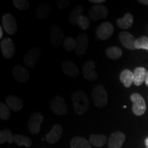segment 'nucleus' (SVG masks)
Segmentation results:
<instances>
[{
    "instance_id": "1",
    "label": "nucleus",
    "mask_w": 148,
    "mask_h": 148,
    "mask_svg": "<svg viewBox=\"0 0 148 148\" xmlns=\"http://www.w3.org/2000/svg\"><path fill=\"white\" fill-rule=\"evenodd\" d=\"M84 8L82 5H77L69 15V21L73 25H78L81 29H87L90 26V19L83 15Z\"/></svg>"
},
{
    "instance_id": "2",
    "label": "nucleus",
    "mask_w": 148,
    "mask_h": 148,
    "mask_svg": "<svg viewBox=\"0 0 148 148\" xmlns=\"http://www.w3.org/2000/svg\"><path fill=\"white\" fill-rule=\"evenodd\" d=\"M72 101H73V108L77 114H84L89 106V101L86 94L82 90H77L72 94Z\"/></svg>"
},
{
    "instance_id": "3",
    "label": "nucleus",
    "mask_w": 148,
    "mask_h": 148,
    "mask_svg": "<svg viewBox=\"0 0 148 148\" xmlns=\"http://www.w3.org/2000/svg\"><path fill=\"white\" fill-rule=\"evenodd\" d=\"M92 97L94 104L99 108H103L108 103V93L104 87L97 85L92 91Z\"/></svg>"
},
{
    "instance_id": "4",
    "label": "nucleus",
    "mask_w": 148,
    "mask_h": 148,
    "mask_svg": "<svg viewBox=\"0 0 148 148\" xmlns=\"http://www.w3.org/2000/svg\"><path fill=\"white\" fill-rule=\"evenodd\" d=\"M130 99L132 101V111L136 116H141L145 113L147 106L145 99L138 93H133L130 96Z\"/></svg>"
},
{
    "instance_id": "5",
    "label": "nucleus",
    "mask_w": 148,
    "mask_h": 148,
    "mask_svg": "<svg viewBox=\"0 0 148 148\" xmlns=\"http://www.w3.org/2000/svg\"><path fill=\"white\" fill-rule=\"evenodd\" d=\"M49 108L53 113L58 115H64L67 113L68 108L64 99L62 96H56L49 103Z\"/></svg>"
},
{
    "instance_id": "6",
    "label": "nucleus",
    "mask_w": 148,
    "mask_h": 148,
    "mask_svg": "<svg viewBox=\"0 0 148 148\" xmlns=\"http://www.w3.org/2000/svg\"><path fill=\"white\" fill-rule=\"evenodd\" d=\"M108 13V8L105 5L101 4H96L92 5L89 9V17L93 21H98L100 19H104L107 17Z\"/></svg>"
},
{
    "instance_id": "7",
    "label": "nucleus",
    "mask_w": 148,
    "mask_h": 148,
    "mask_svg": "<svg viewBox=\"0 0 148 148\" xmlns=\"http://www.w3.org/2000/svg\"><path fill=\"white\" fill-rule=\"evenodd\" d=\"M43 119V115L40 112H34L31 115L28 121V129L30 133L37 134L40 132Z\"/></svg>"
},
{
    "instance_id": "8",
    "label": "nucleus",
    "mask_w": 148,
    "mask_h": 148,
    "mask_svg": "<svg viewBox=\"0 0 148 148\" xmlns=\"http://www.w3.org/2000/svg\"><path fill=\"white\" fill-rule=\"evenodd\" d=\"M40 54L39 47L31 48L24 56L23 60L24 64L29 68H33L36 66Z\"/></svg>"
},
{
    "instance_id": "9",
    "label": "nucleus",
    "mask_w": 148,
    "mask_h": 148,
    "mask_svg": "<svg viewBox=\"0 0 148 148\" xmlns=\"http://www.w3.org/2000/svg\"><path fill=\"white\" fill-rule=\"evenodd\" d=\"M50 43L53 47H59L62 44L64 38V33L62 29L58 25H51L50 30Z\"/></svg>"
},
{
    "instance_id": "10",
    "label": "nucleus",
    "mask_w": 148,
    "mask_h": 148,
    "mask_svg": "<svg viewBox=\"0 0 148 148\" xmlns=\"http://www.w3.org/2000/svg\"><path fill=\"white\" fill-rule=\"evenodd\" d=\"M114 32V27L110 22H103L99 25L96 30V36L101 40H107Z\"/></svg>"
},
{
    "instance_id": "11",
    "label": "nucleus",
    "mask_w": 148,
    "mask_h": 148,
    "mask_svg": "<svg viewBox=\"0 0 148 148\" xmlns=\"http://www.w3.org/2000/svg\"><path fill=\"white\" fill-rule=\"evenodd\" d=\"M3 27L7 34L14 35L17 30V23L15 18L11 14H5L2 16Z\"/></svg>"
},
{
    "instance_id": "12",
    "label": "nucleus",
    "mask_w": 148,
    "mask_h": 148,
    "mask_svg": "<svg viewBox=\"0 0 148 148\" xmlns=\"http://www.w3.org/2000/svg\"><path fill=\"white\" fill-rule=\"evenodd\" d=\"M1 49L3 56L7 59H10L15 53V45L10 38H5L1 41Z\"/></svg>"
},
{
    "instance_id": "13",
    "label": "nucleus",
    "mask_w": 148,
    "mask_h": 148,
    "mask_svg": "<svg viewBox=\"0 0 148 148\" xmlns=\"http://www.w3.org/2000/svg\"><path fill=\"white\" fill-rule=\"evenodd\" d=\"M76 48L75 49V54L77 56H83L86 53L88 45V38L87 35L82 34L77 36L76 39Z\"/></svg>"
},
{
    "instance_id": "14",
    "label": "nucleus",
    "mask_w": 148,
    "mask_h": 148,
    "mask_svg": "<svg viewBox=\"0 0 148 148\" xmlns=\"http://www.w3.org/2000/svg\"><path fill=\"white\" fill-rule=\"evenodd\" d=\"M83 76L86 79L94 81L97 78V74L95 72V63L93 61H87L82 67Z\"/></svg>"
},
{
    "instance_id": "15",
    "label": "nucleus",
    "mask_w": 148,
    "mask_h": 148,
    "mask_svg": "<svg viewBox=\"0 0 148 148\" xmlns=\"http://www.w3.org/2000/svg\"><path fill=\"white\" fill-rule=\"evenodd\" d=\"M12 76L18 82H26L29 79V73L25 67L21 65L14 66L12 70Z\"/></svg>"
},
{
    "instance_id": "16",
    "label": "nucleus",
    "mask_w": 148,
    "mask_h": 148,
    "mask_svg": "<svg viewBox=\"0 0 148 148\" xmlns=\"http://www.w3.org/2000/svg\"><path fill=\"white\" fill-rule=\"evenodd\" d=\"M63 129L62 126L59 124H56L53 125L50 132L45 136V139L48 143L54 144L60 140L62 137Z\"/></svg>"
},
{
    "instance_id": "17",
    "label": "nucleus",
    "mask_w": 148,
    "mask_h": 148,
    "mask_svg": "<svg viewBox=\"0 0 148 148\" xmlns=\"http://www.w3.org/2000/svg\"><path fill=\"white\" fill-rule=\"evenodd\" d=\"M125 140V135L121 132H114L110 135L108 141V148H121Z\"/></svg>"
},
{
    "instance_id": "18",
    "label": "nucleus",
    "mask_w": 148,
    "mask_h": 148,
    "mask_svg": "<svg viewBox=\"0 0 148 148\" xmlns=\"http://www.w3.org/2000/svg\"><path fill=\"white\" fill-rule=\"evenodd\" d=\"M119 38L120 42L123 47L130 50H134L135 49V41L136 39L130 33L127 32H121L119 34Z\"/></svg>"
},
{
    "instance_id": "19",
    "label": "nucleus",
    "mask_w": 148,
    "mask_h": 148,
    "mask_svg": "<svg viewBox=\"0 0 148 148\" xmlns=\"http://www.w3.org/2000/svg\"><path fill=\"white\" fill-rule=\"evenodd\" d=\"M62 69L67 76L75 77L78 76L79 72L76 64L71 60H65L62 62Z\"/></svg>"
},
{
    "instance_id": "20",
    "label": "nucleus",
    "mask_w": 148,
    "mask_h": 148,
    "mask_svg": "<svg viewBox=\"0 0 148 148\" xmlns=\"http://www.w3.org/2000/svg\"><path fill=\"white\" fill-rule=\"evenodd\" d=\"M7 106L9 108L13 110L14 112H18L21 110L23 107V101L21 98L14 95H8L5 99Z\"/></svg>"
},
{
    "instance_id": "21",
    "label": "nucleus",
    "mask_w": 148,
    "mask_h": 148,
    "mask_svg": "<svg viewBox=\"0 0 148 148\" xmlns=\"http://www.w3.org/2000/svg\"><path fill=\"white\" fill-rule=\"evenodd\" d=\"M52 8L47 3H42L36 9V16L39 19H45L51 14Z\"/></svg>"
},
{
    "instance_id": "22",
    "label": "nucleus",
    "mask_w": 148,
    "mask_h": 148,
    "mask_svg": "<svg viewBox=\"0 0 148 148\" xmlns=\"http://www.w3.org/2000/svg\"><path fill=\"white\" fill-rule=\"evenodd\" d=\"M119 79L125 87L129 88L134 83V73L130 70L124 69L120 73Z\"/></svg>"
},
{
    "instance_id": "23",
    "label": "nucleus",
    "mask_w": 148,
    "mask_h": 148,
    "mask_svg": "<svg viewBox=\"0 0 148 148\" xmlns=\"http://www.w3.org/2000/svg\"><path fill=\"white\" fill-rule=\"evenodd\" d=\"M134 21V17L130 13H126L123 17L116 19V23L117 26L121 29H128L132 27Z\"/></svg>"
},
{
    "instance_id": "24",
    "label": "nucleus",
    "mask_w": 148,
    "mask_h": 148,
    "mask_svg": "<svg viewBox=\"0 0 148 148\" xmlns=\"http://www.w3.org/2000/svg\"><path fill=\"white\" fill-rule=\"evenodd\" d=\"M147 71L143 67H136L134 72V84L136 86H140L145 81Z\"/></svg>"
},
{
    "instance_id": "25",
    "label": "nucleus",
    "mask_w": 148,
    "mask_h": 148,
    "mask_svg": "<svg viewBox=\"0 0 148 148\" xmlns=\"http://www.w3.org/2000/svg\"><path fill=\"white\" fill-rule=\"evenodd\" d=\"M71 148H92L90 143L85 138L75 136L70 142Z\"/></svg>"
},
{
    "instance_id": "26",
    "label": "nucleus",
    "mask_w": 148,
    "mask_h": 148,
    "mask_svg": "<svg viewBox=\"0 0 148 148\" xmlns=\"http://www.w3.org/2000/svg\"><path fill=\"white\" fill-rule=\"evenodd\" d=\"M89 142L96 147H101L106 143L107 137L104 134H92L89 137Z\"/></svg>"
},
{
    "instance_id": "27",
    "label": "nucleus",
    "mask_w": 148,
    "mask_h": 148,
    "mask_svg": "<svg viewBox=\"0 0 148 148\" xmlns=\"http://www.w3.org/2000/svg\"><path fill=\"white\" fill-rule=\"evenodd\" d=\"M12 143L15 142L18 146H25L29 147L32 145V140L27 136L22 134H14L12 138Z\"/></svg>"
},
{
    "instance_id": "28",
    "label": "nucleus",
    "mask_w": 148,
    "mask_h": 148,
    "mask_svg": "<svg viewBox=\"0 0 148 148\" xmlns=\"http://www.w3.org/2000/svg\"><path fill=\"white\" fill-rule=\"evenodd\" d=\"M122 50L121 48L112 46V47H108L106 49V54L107 56L112 60H116L119 59L122 56Z\"/></svg>"
},
{
    "instance_id": "29",
    "label": "nucleus",
    "mask_w": 148,
    "mask_h": 148,
    "mask_svg": "<svg viewBox=\"0 0 148 148\" xmlns=\"http://www.w3.org/2000/svg\"><path fill=\"white\" fill-rule=\"evenodd\" d=\"M12 132L10 130H2L0 132V144L5 143V142H8L9 143H12Z\"/></svg>"
},
{
    "instance_id": "30",
    "label": "nucleus",
    "mask_w": 148,
    "mask_h": 148,
    "mask_svg": "<svg viewBox=\"0 0 148 148\" xmlns=\"http://www.w3.org/2000/svg\"><path fill=\"white\" fill-rule=\"evenodd\" d=\"M135 49H146L148 51V38L143 36L138 38L135 41Z\"/></svg>"
},
{
    "instance_id": "31",
    "label": "nucleus",
    "mask_w": 148,
    "mask_h": 148,
    "mask_svg": "<svg viewBox=\"0 0 148 148\" xmlns=\"http://www.w3.org/2000/svg\"><path fill=\"white\" fill-rule=\"evenodd\" d=\"M76 40L72 37H66L63 41V47L66 51H71L76 48Z\"/></svg>"
},
{
    "instance_id": "32",
    "label": "nucleus",
    "mask_w": 148,
    "mask_h": 148,
    "mask_svg": "<svg viewBox=\"0 0 148 148\" xmlns=\"http://www.w3.org/2000/svg\"><path fill=\"white\" fill-rule=\"evenodd\" d=\"M10 108L4 103H0V119L7 120L10 118Z\"/></svg>"
},
{
    "instance_id": "33",
    "label": "nucleus",
    "mask_w": 148,
    "mask_h": 148,
    "mask_svg": "<svg viewBox=\"0 0 148 148\" xmlns=\"http://www.w3.org/2000/svg\"><path fill=\"white\" fill-rule=\"evenodd\" d=\"M12 2L18 10H26L29 8V2L27 0H14Z\"/></svg>"
},
{
    "instance_id": "34",
    "label": "nucleus",
    "mask_w": 148,
    "mask_h": 148,
    "mask_svg": "<svg viewBox=\"0 0 148 148\" xmlns=\"http://www.w3.org/2000/svg\"><path fill=\"white\" fill-rule=\"evenodd\" d=\"M70 1L66 0H58L57 1V5L60 9H65L69 6Z\"/></svg>"
},
{
    "instance_id": "35",
    "label": "nucleus",
    "mask_w": 148,
    "mask_h": 148,
    "mask_svg": "<svg viewBox=\"0 0 148 148\" xmlns=\"http://www.w3.org/2000/svg\"><path fill=\"white\" fill-rule=\"evenodd\" d=\"M89 2L97 3V4L98 5V4H99V3H105L106 2V1H105V0H89Z\"/></svg>"
},
{
    "instance_id": "36",
    "label": "nucleus",
    "mask_w": 148,
    "mask_h": 148,
    "mask_svg": "<svg viewBox=\"0 0 148 148\" xmlns=\"http://www.w3.org/2000/svg\"><path fill=\"white\" fill-rule=\"evenodd\" d=\"M138 1L139 3H142V4L148 5V0H139V1Z\"/></svg>"
},
{
    "instance_id": "37",
    "label": "nucleus",
    "mask_w": 148,
    "mask_h": 148,
    "mask_svg": "<svg viewBox=\"0 0 148 148\" xmlns=\"http://www.w3.org/2000/svg\"><path fill=\"white\" fill-rule=\"evenodd\" d=\"M3 29H2V27H0V38H1V39L3 38Z\"/></svg>"
},
{
    "instance_id": "38",
    "label": "nucleus",
    "mask_w": 148,
    "mask_h": 148,
    "mask_svg": "<svg viewBox=\"0 0 148 148\" xmlns=\"http://www.w3.org/2000/svg\"><path fill=\"white\" fill-rule=\"evenodd\" d=\"M145 84L148 86V71H147V75H146V78H145Z\"/></svg>"
},
{
    "instance_id": "39",
    "label": "nucleus",
    "mask_w": 148,
    "mask_h": 148,
    "mask_svg": "<svg viewBox=\"0 0 148 148\" xmlns=\"http://www.w3.org/2000/svg\"><path fill=\"white\" fill-rule=\"evenodd\" d=\"M145 144L146 148H148V137L146 138V139L145 140Z\"/></svg>"
}]
</instances>
